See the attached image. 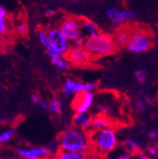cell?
I'll use <instances>...</instances> for the list:
<instances>
[{"mask_svg": "<svg viewBox=\"0 0 158 159\" xmlns=\"http://www.w3.org/2000/svg\"><path fill=\"white\" fill-rule=\"evenodd\" d=\"M15 153L21 159H47L54 157V154L47 146H29L19 147Z\"/></svg>", "mask_w": 158, "mask_h": 159, "instance_id": "cell-7", "label": "cell"}, {"mask_svg": "<svg viewBox=\"0 0 158 159\" xmlns=\"http://www.w3.org/2000/svg\"><path fill=\"white\" fill-rule=\"evenodd\" d=\"M85 154L79 152H71L60 149L55 154V159H84Z\"/></svg>", "mask_w": 158, "mask_h": 159, "instance_id": "cell-18", "label": "cell"}, {"mask_svg": "<svg viewBox=\"0 0 158 159\" xmlns=\"http://www.w3.org/2000/svg\"><path fill=\"white\" fill-rule=\"evenodd\" d=\"M84 159H102L101 157H98L97 155H92V154H88L85 156Z\"/></svg>", "mask_w": 158, "mask_h": 159, "instance_id": "cell-35", "label": "cell"}, {"mask_svg": "<svg viewBox=\"0 0 158 159\" xmlns=\"http://www.w3.org/2000/svg\"><path fill=\"white\" fill-rule=\"evenodd\" d=\"M133 159H153V158L150 157V156L147 155L146 153L140 152V153H137V154L133 155Z\"/></svg>", "mask_w": 158, "mask_h": 159, "instance_id": "cell-32", "label": "cell"}, {"mask_svg": "<svg viewBox=\"0 0 158 159\" xmlns=\"http://www.w3.org/2000/svg\"><path fill=\"white\" fill-rule=\"evenodd\" d=\"M81 26L84 38L96 36L102 32L100 28L96 25V23L87 18H81Z\"/></svg>", "mask_w": 158, "mask_h": 159, "instance_id": "cell-16", "label": "cell"}, {"mask_svg": "<svg viewBox=\"0 0 158 159\" xmlns=\"http://www.w3.org/2000/svg\"><path fill=\"white\" fill-rule=\"evenodd\" d=\"M55 12H56V11L53 10V9H51V8H47L44 11V13H45L46 16H52V15L55 14Z\"/></svg>", "mask_w": 158, "mask_h": 159, "instance_id": "cell-33", "label": "cell"}, {"mask_svg": "<svg viewBox=\"0 0 158 159\" xmlns=\"http://www.w3.org/2000/svg\"><path fill=\"white\" fill-rule=\"evenodd\" d=\"M143 99H144V102H146L147 105H149V106H153L154 105V99L151 95L145 94L143 96Z\"/></svg>", "mask_w": 158, "mask_h": 159, "instance_id": "cell-31", "label": "cell"}, {"mask_svg": "<svg viewBox=\"0 0 158 159\" xmlns=\"http://www.w3.org/2000/svg\"><path fill=\"white\" fill-rule=\"evenodd\" d=\"M38 105L40 106V108L43 109V110H48V102H47L42 101Z\"/></svg>", "mask_w": 158, "mask_h": 159, "instance_id": "cell-34", "label": "cell"}, {"mask_svg": "<svg viewBox=\"0 0 158 159\" xmlns=\"http://www.w3.org/2000/svg\"><path fill=\"white\" fill-rule=\"evenodd\" d=\"M0 159H10V158L7 157V156H5V155H1V154H0Z\"/></svg>", "mask_w": 158, "mask_h": 159, "instance_id": "cell-37", "label": "cell"}, {"mask_svg": "<svg viewBox=\"0 0 158 159\" xmlns=\"http://www.w3.org/2000/svg\"><path fill=\"white\" fill-rule=\"evenodd\" d=\"M122 147L125 150H127L128 152H132L133 155L142 152L140 144L138 143V141L136 140V139L132 138V137H127L124 139L123 142H122Z\"/></svg>", "mask_w": 158, "mask_h": 159, "instance_id": "cell-17", "label": "cell"}, {"mask_svg": "<svg viewBox=\"0 0 158 159\" xmlns=\"http://www.w3.org/2000/svg\"><path fill=\"white\" fill-rule=\"evenodd\" d=\"M37 37H38V40L39 42L41 43V45L44 47V48L47 50V55L49 56L50 59H53V58H57V57H60V56H63L62 53H60L59 51H57L54 47L52 46L50 40L47 36V30H40L37 33Z\"/></svg>", "mask_w": 158, "mask_h": 159, "instance_id": "cell-13", "label": "cell"}, {"mask_svg": "<svg viewBox=\"0 0 158 159\" xmlns=\"http://www.w3.org/2000/svg\"><path fill=\"white\" fill-rule=\"evenodd\" d=\"M145 153L147 155H149L150 157L153 158V159H157L158 158V147L157 144H151L146 148V152Z\"/></svg>", "mask_w": 158, "mask_h": 159, "instance_id": "cell-24", "label": "cell"}, {"mask_svg": "<svg viewBox=\"0 0 158 159\" xmlns=\"http://www.w3.org/2000/svg\"><path fill=\"white\" fill-rule=\"evenodd\" d=\"M112 126V123L108 116L103 115H95L92 117V123H91V129L90 132H97L102 131L106 128H109Z\"/></svg>", "mask_w": 158, "mask_h": 159, "instance_id": "cell-15", "label": "cell"}, {"mask_svg": "<svg viewBox=\"0 0 158 159\" xmlns=\"http://www.w3.org/2000/svg\"><path fill=\"white\" fill-rule=\"evenodd\" d=\"M113 153L115 155L116 159H133V154L128 152L127 150H125L123 147L118 150L116 149L115 152H113Z\"/></svg>", "mask_w": 158, "mask_h": 159, "instance_id": "cell-23", "label": "cell"}, {"mask_svg": "<svg viewBox=\"0 0 158 159\" xmlns=\"http://www.w3.org/2000/svg\"><path fill=\"white\" fill-rule=\"evenodd\" d=\"M136 82L139 84H145L148 80V74L143 69H136L133 73Z\"/></svg>", "mask_w": 158, "mask_h": 159, "instance_id": "cell-22", "label": "cell"}, {"mask_svg": "<svg viewBox=\"0 0 158 159\" xmlns=\"http://www.w3.org/2000/svg\"><path fill=\"white\" fill-rule=\"evenodd\" d=\"M47 159H55V157H49V158H47Z\"/></svg>", "mask_w": 158, "mask_h": 159, "instance_id": "cell-39", "label": "cell"}, {"mask_svg": "<svg viewBox=\"0 0 158 159\" xmlns=\"http://www.w3.org/2000/svg\"><path fill=\"white\" fill-rule=\"evenodd\" d=\"M97 89L96 83H85L78 80L67 78L62 86V93L65 97H75L87 91H95Z\"/></svg>", "mask_w": 158, "mask_h": 159, "instance_id": "cell-6", "label": "cell"}, {"mask_svg": "<svg viewBox=\"0 0 158 159\" xmlns=\"http://www.w3.org/2000/svg\"><path fill=\"white\" fill-rule=\"evenodd\" d=\"M1 88H2V86H1V84H0V90H1Z\"/></svg>", "mask_w": 158, "mask_h": 159, "instance_id": "cell-40", "label": "cell"}, {"mask_svg": "<svg viewBox=\"0 0 158 159\" xmlns=\"http://www.w3.org/2000/svg\"><path fill=\"white\" fill-rule=\"evenodd\" d=\"M157 147H158V143H157Z\"/></svg>", "mask_w": 158, "mask_h": 159, "instance_id": "cell-43", "label": "cell"}, {"mask_svg": "<svg viewBox=\"0 0 158 159\" xmlns=\"http://www.w3.org/2000/svg\"><path fill=\"white\" fill-rule=\"evenodd\" d=\"M30 99L34 104H39L42 102V98L37 92H34L30 95Z\"/></svg>", "mask_w": 158, "mask_h": 159, "instance_id": "cell-29", "label": "cell"}, {"mask_svg": "<svg viewBox=\"0 0 158 159\" xmlns=\"http://www.w3.org/2000/svg\"><path fill=\"white\" fill-rule=\"evenodd\" d=\"M106 14L110 21L118 27L133 22L136 17L133 11L130 10H120L118 8H110Z\"/></svg>", "mask_w": 158, "mask_h": 159, "instance_id": "cell-10", "label": "cell"}, {"mask_svg": "<svg viewBox=\"0 0 158 159\" xmlns=\"http://www.w3.org/2000/svg\"><path fill=\"white\" fill-rule=\"evenodd\" d=\"M134 106H135V110L138 113H144L147 108V104L143 98H137L134 102Z\"/></svg>", "mask_w": 158, "mask_h": 159, "instance_id": "cell-26", "label": "cell"}, {"mask_svg": "<svg viewBox=\"0 0 158 159\" xmlns=\"http://www.w3.org/2000/svg\"><path fill=\"white\" fill-rule=\"evenodd\" d=\"M59 29L72 46H84V36L82 30L81 18L66 16L61 21Z\"/></svg>", "mask_w": 158, "mask_h": 159, "instance_id": "cell-5", "label": "cell"}, {"mask_svg": "<svg viewBox=\"0 0 158 159\" xmlns=\"http://www.w3.org/2000/svg\"><path fill=\"white\" fill-rule=\"evenodd\" d=\"M57 142L62 150L79 152L85 155L93 152L90 133L76 126L69 127L58 136Z\"/></svg>", "mask_w": 158, "mask_h": 159, "instance_id": "cell-1", "label": "cell"}, {"mask_svg": "<svg viewBox=\"0 0 158 159\" xmlns=\"http://www.w3.org/2000/svg\"><path fill=\"white\" fill-rule=\"evenodd\" d=\"M3 121H4V118H3V116L1 115H0V123L3 122Z\"/></svg>", "mask_w": 158, "mask_h": 159, "instance_id": "cell-38", "label": "cell"}, {"mask_svg": "<svg viewBox=\"0 0 158 159\" xmlns=\"http://www.w3.org/2000/svg\"><path fill=\"white\" fill-rule=\"evenodd\" d=\"M7 17H8V11L7 9L0 5V21H3V20H7Z\"/></svg>", "mask_w": 158, "mask_h": 159, "instance_id": "cell-30", "label": "cell"}, {"mask_svg": "<svg viewBox=\"0 0 158 159\" xmlns=\"http://www.w3.org/2000/svg\"><path fill=\"white\" fill-rule=\"evenodd\" d=\"M65 56L70 65L74 66H85L94 61L84 46H71Z\"/></svg>", "mask_w": 158, "mask_h": 159, "instance_id": "cell-8", "label": "cell"}, {"mask_svg": "<svg viewBox=\"0 0 158 159\" xmlns=\"http://www.w3.org/2000/svg\"><path fill=\"white\" fill-rule=\"evenodd\" d=\"M16 159H21V158H19V157H18V158H16Z\"/></svg>", "mask_w": 158, "mask_h": 159, "instance_id": "cell-41", "label": "cell"}, {"mask_svg": "<svg viewBox=\"0 0 158 159\" xmlns=\"http://www.w3.org/2000/svg\"><path fill=\"white\" fill-rule=\"evenodd\" d=\"M8 30H9V22H8V20H3V21H0V36L6 34Z\"/></svg>", "mask_w": 158, "mask_h": 159, "instance_id": "cell-27", "label": "cell"}, {"mask_svg": "<svg viewBox=\"0 0 158 159\" xmlns=\"http://www.w3.org/2000/svg\"><path fill=\"white\" fill-rule=\"evenodd\" d=\"M84 47L94 61L100 58L111 56L120 48L113 36L102 32L96 36L84 38Z\"/></svg>", "mask_w": 158, "mask_h": 159, "instance_id": "cell-3", "label": "cell"}, {"mask_svg": "<svg viewBox=\"0 0 158 159\" xmlns=\"http://www.w3.org/2000/svg\"><path fill=\"white\" fill-rule=\"evenodd\" d=\"M133 30V26L130 24L120 26L115 30V31L113 34V38L116 45L118 46V48H126L131 38Z\"/></svg>", "mask_w": 158, "mask_h": 159, "instance_id": "cell-12", "label": "cell"}, {"mask_svg": "<svg viewBox=\"0 0 158 159\" xmlns=\"http://www.w3.org/2000/svg\"><path fill=\"white\" fill-rule=\"evenodd\" d=\"M47 33L54 48L63 55H65L72 45L62 33L59 27H51L47 29Z\"/></svg>", "mask_w": 158, "mask_h": 159, "instance_id": "cell-9", "label": "cell"}, {"mask_svg": "<svg viewBox=\"0 0 158 159\" xmlns=\"http://www.w3.org/2000/svg\"><path fill=\"white\" fill-rule=\"evenodd\" d=\"M48 111L54 115H61L63 113V102L61 98H53L48 102Z\"/></svg>", "mask_w": 158, "mask_h": 159, "instance_id": "cell-20", "label": "cell"}, {"mask_svg": "<svg viewBox=\"0 0 158 159\" xmlns=\"http://www.w3.org/2000/svg\"><path fill=\"white\" fill-rule=\"evenodd\" d=\"M152 34L149 30L133 26L126 48L132 53H144L152 47Z\"/></svg>", "mask_w": 158, "mask_h": 159, "instance_id": "cell-4", "label": "cell"}, {"mask_svg": "<svg viewBox=\"0 0 158 159\" xmlns=\"http://www.w3.org/2000/svg\"><path fill=\"white\" fill-rule=\"evenodd\" d=\"M147 137L151 141H155L158 139V132L156 130L151 129L147 132Z\"/></svg>", "mask_w": 158, "mask_h": 159, "instance_id": "cell-28", "label": "cell"}, {"mask_svg": "<svg viewBox=\"0 0 158 159\" xmlns=\"http://www.w3.org/2000/svg\"><path fill=\"white\" fill-rule=\"evenodd\" d=\"M15 31L20 34V35H25L29 31V26L26 22H19L18 24L15 25Z\"/></svg>", "mask_w": 158, "mask_h": 159, "instance_id": "cell-25", "label": "cell"}, {"mask_svg": "<svg viewBox=\"0 0 158 159\" xmlns=\"http://www.w3.org/2000/svg\"><path fill=\"white\" fill-rule=\"evenodd\" d=\"M15 135V129L9 128L0 133V144H6L10 142Z\"/></svg>", "mask_w": 158, "mask_h": 159, "instance_id": "cell-21", "label": "cell"}, {"mask_svg": "<svg viewBox=\"0 0 158 159\" xmlns=\"http://www.w3.org/2000/svg\"><path fill=\"white\" fill-rule=\"evenodd\" d=\"M95 102V95L93 91H87L74 97L72 107L75 113H88Z\"/></svg>", "mask_w": 158, "mask_h": 159, "instance_id": "cell-11", "label": "cell"}, {"mask_svg": "<svg viewBox=\"0 0 158 159\" xmlns=\"http://www.w3.org/2000/svg\"><path fill=\"white\" fill-rule=\"evenodd\" d=\"M50 61L54 66H56L58 69H61V70H67V69H69V67L71 66L65 55L50 59Z\"/></svg>", "mask_w": 158, "mask_h": 159, "instance_id": "cell-19", "label": "cell"}, {"mask_svg": "<svg viewBox=\"0 0 158 159\" xmlns=\"http://www.w3.org/2000/svg\"><path fill=\"white\" fill-rule=\"evenodd\" d=\"M103 159H116V157H115V155L112 152V153H110V154H108L107 156H105V157H103Z\"/></svg>", "mask_w": 158, "mask_h": 159, "instance_id": "cell-36", "label": "cell"}, {"mask_svg": "<svg viewBox=\"0 0 158 159\" xmlns=\"http://www.w3.org/2000/svg\"><path fill=\"white\" fill-rule=\"evenodd\" d=\"M157 27H158V22H157Z\"/></svg>", "mask_w": 158, "mask_h": 159, "instance_id": "cell-42", "label": "cell"}, {"mask_svg": "<svg viewBox=\"0 0 158 159\" xmlns=\"http://www.w3.org/2000/svg\"><path fill=\"white\" fill-rule=\"evenodd\" d=\"M92 117L93 116H91L89 113H75L72 118L73 125L89 132L91 129Z\"/></svg>", "mask_w": 158, "mask_h": 159, "instance_id": "cell-14", "label": "cell"}, {"mask_svg": "<svg viewBox=\"0 0 158 159\" xmlns=\"http://www.w3.org/2000/svg\"><path fill=\"white\" fill-rule=\"evenodd\" d=\"M90 139L93 152L102 158L115 152L120 145L117 132L112 126L102 131L90 132Z\"/></svg>", "mask_w": 158, "mask_h": 159, "instance_id": "cell-2", "label": "cell"}]
</instances>
